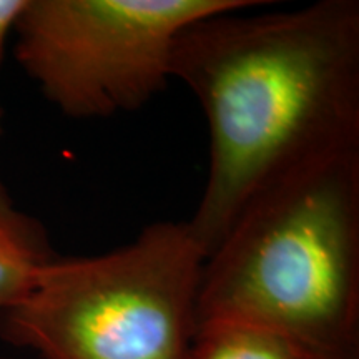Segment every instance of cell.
Here are the masks:
<instances>
[{"instance_id":"6da1fadb","label":"cell","mask_w":359,"mask_h":359,"mask_svg":"<svg viewBox=\"0 0 359 359\" xmlns=\"http://www.w3.org/2000/svg\"><path fill=\"white\" fill-rule=\"evenodd\" d=\"M219 12L180 32L172 79L203 109L210 168L188 219L208 257L245 206L314 161L359 148V2Z\"/></svg>"},{"instance_id":"7a4b0ae2","label":"cell","mask_w":359,"mask_h":359,"mask_svg":"<svg viewBox=\"0 0 359 359\" xmlns=\"http://www.w3.org/2000/svg\"><path fill=\"white\" fill-rule=\"evenodd\" d=\"M222 323L281 334L323 359H359V148L245 206L201 271L198 330Z\"/></svg>"},{"instance_id":"3957f363","label":"cell","mask_w":359,"mask_h":359,"mask_svg":"<svg viewBox=\"0 0 359 359\" xmlns=\"http://www.w3.org/2000/svg\"><path fill=\"white\" fill-rule=\"evenodd\" d=\"M205 259L188 222L98 257L55 255L0 311V339L40 359H191Z\"/></svg>"},{"instance_id":"277c9868","label":"cell","mask_w":359,"mask_h":359,"mask_svg":"<svg viewBox=\"0 0 359 359\" xmlns=\"http://www.w3.org/2000/svg\"><path fill=\"white\" fill-rule=\"evenodd\" d=\"M262 0H29L13 55L65 116L103 118L147 105L172 79L173 47L193 22Z\"/></svg>"},{"instance_id":"5b68a950","label":"cell","mask_w":359,"mask_h":359,"mask_svg":"<svg viewBox=\"0 0 359 359\" xmlns=\"http://www.w3.org/2000/svg\"><path fill=\"white\" fill-rule=\"evenodd\" d=\"M53 257L43 224L22 212L0 182V311L32 291Z\"/></svg>"},{"instance_id":"8992f818","label":"cell","mask_w":359,"mask_h":359,"mask_svg":"<svg viewBox=\"0 0 359 359\" xmlns=\"http://www.w3.org/2000/svg\"><path fill=\"white\" fill-rule=\"evenodd\" d=\"M191 359H323L285 336L243 325H206Z\"/></svg>"},{"instance_id":"52a82bcc","label":"cell","mask_w":359,"mask_h":359,"mask_svg":"<svg viewBox=\"0 0 359 359\" xmlns=\"http://www.w3.org/2000/svg\"><path fill=\"white\" fill-rule=\"evenodd\" d=\"M29 0H0V67L6 55L7 40L15 29L17 20L24 12Z\"/></svg>"},{"instance_id":"ba28073f","label":"cell","mask_w":359,"mask_h":359,"mask_svg":"<svg viewBox=\"0 0 359 359\" xmlns=\"http://www.w3.org/2000/svg\"><path fill=\"white\" fill-rule=\"evenodd\" d=\"M6 359H13V358H6Z\"/></svg>"}]
</instances>
